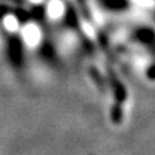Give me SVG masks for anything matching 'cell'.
I'll use <instances>...</instances> for the list:
<instances>
[{"label": "cell", "instance_id": "1", "mask_svg": "<svg viewBox=\"0 0 155 155\" xmlns=\"http://www.w3.org/2000/svg\"><path fill=\"white\" fill-rule=\"evenodd\" d=\"M50 11H51V14L53 15V16H60L62 13H63V6L60 1H53L50 6Z\"/></svg>", "mask_w": 155, "mask_h": 155}, {"label": "cell", "instance_id": "2", "mask_svg": "<svg viewBox=\"0 0 155 155\" xmlns=\"http://www.w3.org/2000/svg\"><path fill=\"white\" fill-rule=\"evenodd\" d=\"M91 12H92V15H93L94 20L99 23V24H101V23L104 22V15H102V13L100 12V9L98 7L92 6V7H91Z\"/></svg>", "mask_w": 155, "mask_h": 155}, {"label": "cell", "instance_id": "3", "mask_svg": "<svg viewBox=\"0 0 155 155\" xmlns=\"http://www.w3.org/2000/svg\"><path fill=\"white\" fill-rule=\"evenodd\" d=\"M132 1L138 7H141V8H148V7H152L154 5L153 0H132Z\"/></svg>", "mask_w": 155, "mask_h": 155}, {"label": "cell", "instance_id": "4", "mask_svg": "<svg viewBox=\"0 0 155 155\" xmlns=\"http://www.w3.org/2000/svg\"><path fill=\"white\" fill-rule=\"evenodd\" d=\"M134 62H136L137 67H139V68H145L147 66V59L145 56H137Z\"/></svg>", "mask_w": 155, "mask_h": 155}, {"label": "cell", "instance_id": "5", "mask_svg": "<svg viewBox=\"0 0 155 155\" xmlns=\"http://www.w3.org/2000/svg\"><path fill=\"white\" fill-rule=\"evenodd\" d=\"M84 31L86 32L87 35V37H91V38H94V36H95V33H94V30L93 28L87 24V23H84Z\"/></svg>", "mask_w": 155, "mask_h": 155}]
</instances>
